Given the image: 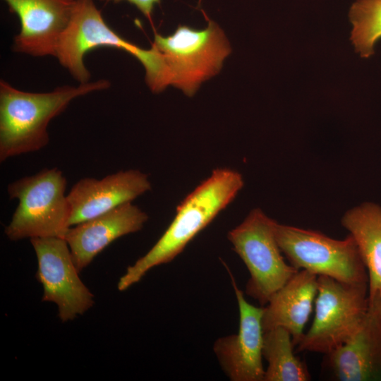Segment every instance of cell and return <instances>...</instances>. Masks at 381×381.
Returning <instances> with one entry per match:
<instances>
[{"label": "cell", "mask_w": 381, "mask_h": 381, "mask_svg": "<svg viewBox=\"0 0 381 381\" xmlns=\"http://www.w3.org/2000/svg\"><path fill=\"white\" fill-rule=\"evenodd\" d=\"M243 185L242 175L236 170H213L177 207L174 219L152 248L128 267L118 282V289H128L152 268L172 261L234 200Z\"/></svg>", "instance_id": "1"}, {"label": "cell", "mask_w": 381, "mask_h": 381, "mask_svg": "<svg viewBox=\"0 0 381 381\" xmlns=\"http://www.w3.org/2000/svg\"><path fill=\"white\" fill-rule=\"evenodd\" d=\"M110 82L100 79L64 85L48 92L18 90L0 81V161L35 152L49 141L47 127L52 119L62 113L74 99L107 89Z\"/></svg>", "instance_id": "2"}, {"label": "cell", "mask_w": 381, "mask_h": 381, "mask_svg": "<svg viewBox=\"0 0 381 381\" xmlns=\"http://www.w3.org/2000/svg\"><path fill=\"white\" fill-rule=\"evenodd\" d=\"M103 47L124 51L138 59L145 68V82L152 92H161L170 85L164 59L154 46L145 49L119 35L107 23L94 0H75L55 57L74 79L85 83L90 81V73L85 65L84 56L87 52Z\"/></svg>", "instance_id": "3"}, {"label": "cell", "mask_w": 381, "mask_h": 381, "mask_svg": "<svg viewBox=\"0 0 381 381\" xmlns=\"http://www.w3.org/2000/svg\"><path fill=\"white\" fill-rule=\"evenodd\" d=\"M66 185V179L57 168L44 169L8 184V196L17 199L18 205L5 227L8 238H64L71 227Z\"/></svg>", "instance_id": "4"}, {"label": "cell", "mask_w": 381, "mask_h": 381, "mask_svg": "<svg viewBox=\"0 0 381 381\" xmlns=\"http://www.w3.org/2000/svg\"><path fill=\"white\" fill-rule=\"evenodd\" d=\"M152 45L164 59L170 85L188 97L220 71L231 51L223 30L211 20L204 29L179 25L171 35L155 33Z\"/></svg>", "instance_id": "5"}, {"label": "cell", "mask_w": 381, "mask_h": 381, "mask_svg": "<svg viewBox=\"0 0 381 381\" xmlns=\"http://www.w3.org/2000/svg\"><path fill=\"white\" fill-rule=\"evenodd\" d=\"M277 222L255 208L227 235L250 274L245 293L261 306L298 271L282 255L275 236Z\"/></svg>", "instance_id": "6"}, {"label": "cell", "mask_w": 381, "mask_h": 381, "mask_svg": "<svg viewBox=\"0 0 381 381\" xmlns=\"http://www.w3.org/2000/svg\"><path fill=\"white\" fill-rule=\"evenodd\" d=\"M318 282L314 318L297 350L325 354L360 329L368 309V284H350L327 276H318Z\"/></svg>", "instance_id": "7"}, {"label": "cell", "mask_w": 381, "mask_h": 381, "mask_svg": "<svg viewBox=\"0 0 381 381\" xmlns=\"http://www.w3.org/2000/svg\"><path fill=\"white\" fill-rule=\"evenodd\" d=\"M275 236L282 253L298 270L350 284H368L366 267L350 234L337 240L316 231L277 222Z\"/></svg>", "instance_id": "8"}, {"label": "cell", "mask_w": 381, "mask_h": 381, "mask_svg": "<svg viewBox=\"0 0 381 381\" xmlns=\"http://www.w3.org/2000/svg\"><path fill=\"white\" fill-rule=\"evenodd\" d=\"M37 259L36 278L43 287V301L54 303L63 322L84 314L94 296L79 277L66 240L59 237L30 239Z\"/></svg>", "instance_id": "9"}, {"label": "cell", "mask_w": 381, "mask_h": 381, "mask_svg": "<svg viewBox=\"0 0 381 381\" xmlns=\"http://www.w3.org/2000/svg\"><path fill=\"white\" fill-rule=\"evenodd\" d=\"M225 267L238 303L239 325L236 334L220 337L214 341V353L230 380L264 381L263 306H255L246 300L230 270L226 265Z\"/></svg>", "instance_id": "10"}, {"label": "cell", "mask_w": 381, "mask_h": 381, "mask_svg": "<svg viewBox=\"0 0 381 381\" xmlns=\"http://www.w3.org/2000/svg\"><path fill=\"white\" fill-rule=\"evenodd\" d=\"M323 368L337 381H381V291L369 298L363 322L347 342L325 353Z\"/></svg>", "instance_id": "11"}, {"label": "cell", "mask_w": 381, "mask_h": 381, "mask_svg": "<svg viewBox=\"0 0 381 381\" xmlns=\"http://www.w3.org/2000/svg\"><path fill=\"white\" fill-rule=\"evenodd\" d=\"M4 1L20 21V31L13 38V52L32 56L55 57L75 0Z\"/></svg>", "instance_id": "12"}, {"label": "cell", "mask_w": 381, "mask_h": 381, "mask_svg": "<svg viewBox=\"0 0 381 381\" xmlns=\"http://www.w3.org/2000/svg\"><path fill=\"white\" fill-rule=\"evenodd\" d=\"M151 188L148 176L138 169L120 171L101 179H82L67 194L70 226L131 202Z\"/></svg>", "instance_id": "13"}, {"label": "cell", "mask_w": 381, "mask_h": 381, "mask_svg": "<svg viewBox=\"0 0 381 381\" xmlns=\"http://www.w3.org/2000/svg\"><path fill=\"white\" fill-rule=\"evenodd\" d=\"M147 220V214L131 202L71 226L64 238L79 272L111 243L141 230Z\"/></svg>", "instance_id": "14"}, {"label": "cell", "mask_w": 381, "mask_h": 381, "mask_svg": "<svg viewBox=\"0 0 381 381\" xmlns=\"http://www.w3.org/2000/svg\"><path fill=\"white\" fill-rule=\"evenodd\" d=\"M318 277L298 270L272 296L263 306L264 332L283 327L290 332L294 346L301 342L318 294Z\"/></svg>", "instance_id": "15"}, {"label": "cell", "mask_w": 381, "mask_h": 381, "mask_svg": "<svg viewBox=\"0 0 381 381\" xmlns=\"http://www.w3.org/2000/svg\"><path fill=\"white\" fill-rule=\"evenodd\" d=\"M342 226L353 238L368 276V296L381 291V207L366 202L348 210Z\"/></svg>", "instance_id": "16"}, {"label": "cell", "mask_w": 381, "mask_h": 381, "mask_svg": "<svg viewBox=\"0 0 381 381\" xmlns=\"http://www.w3.org/2000/svg\"><path fill=\"white\" fill-rule=\"evenodd\" d=\"M290 332L283 327L264 332L262 357L267 363L264 381H308L305 362L294 354Z\"/></svg>", "instance_id": "17"}, {"label": "cell", "mask_w": 381, "mask_h": 381, "mask_svg": "<svg viewBox=\"0 0 381 381\" xmlns=\"http://www.w3.org/2000/svg\"><path fill=\"white\" fill-rule=\"evenodd\" d=\"M351 41L364 59L370 57L381 39V0H356L349 10Z\"/></svg>", "instance_id": "18"}, {"label": "cell", "mask_w": 381, "mask_h": 381, "mask_svg": "<svg viewBox=\"0 0 381 381\" xmlns=\"http://www.w3.org/2000/svg\"><path fill=\"white\" fill-rule=\"evenodd\" d=\"M105 3H119L126 1L134 5L149 20L152 21L153 9L156 4H159L161 0H100Z\"/></svg>", "instance_id": "19"}]
</instances>
